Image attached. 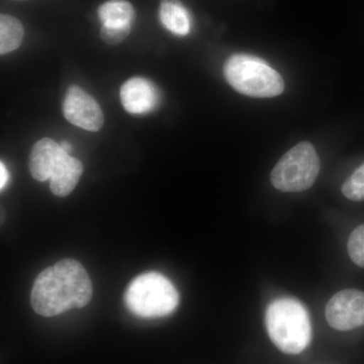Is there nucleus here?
Listing matches in <instances>:
<instances>
[{
    "mask_svg": "<svg viewBox=\"0 0 364 364\" xmlns=\"http://www.w3.org/2000/svg\"><path fill=\"white\" fill-rule=\"evenodd\" d=\"M92 298V284L77 260L62 259L38 275L31 294L33 311L54 317L73 308L81 309Z\"/></svg>",
    "mask_w": 364,
    "mask_h": 364,
    "instance_id": "f257e3e1",
    "label": "nucleus"
},
{
    "mask_svg": "<svg viewBox=\"0 0 364 364\" xmlns=\"http://www.w3.org/2000/svg\"><path fill=\"white\" fill-rule=\"evenodd\" d=\"M265 321L270 339L284 353H301L310 343V317L305 306L296 299L284 298L272 301Z\"/></svg>",
    "mask_w": 364,
    "mask_h": 364,
    "instance_id": "f03ea898",
    "label": "nucleus"
},
{
    "mask_svg": "<svg viewBox=\"0 0 364 364\" xmlns=\"http://www.w3.org/2000/svg\"><path fill=\"white\" fill-rule=\"evenodd\" d=\"M224 76L232 87L251 97H274L284 90V81L267 62L248 54H235L224 65Z\"/></svg>",
    "mask_w": 364,
    "mask_h": 364,
    "instance_id": "7ed1b4c3",
    "label": "nucleus"
},
{
    "mask_svg": "<svg viewBox=\"0 0 364 364\" xmlns=\"http://www.w3.org/2000/svg\"><path fill=\"white\" fill-rule=\"evenodd\" d=\"M179 294L176 287L161 273L151 272L132 280L124 293V304L141 318H159L176 310Z\"/></svg>",
    "mask_w": 364,
    "mask_h": 364,
    "instance_id": "20e7f679",
    "label": "nucleus"
},
{
    "mask_svg": "<svg viewBox=\"0 0 364 364\" xmlns=\"http://www.w3.org/2000/svg\"><path fill=\"white\" fill-rule=\"evenodd\" d=\"M320 171V159L312 144L301 142L284 155L272 172V183L284 193L310 188Z\"/></svg>",
    "mask_w": 364,
    "mask_h": 364,
    "instance_id": "39448f33",
    "label": "nucleus"
},
{
    "mask_svg": "<svg viewBox=\"0 0 364 364\" xmlns=\"http://www.w3.org/2000/svg\"><path fill=\"white\" fill-rule=\"evenodd\" d=\"M326 318L334 329L349 331L364 326V293L345 289L332 296L326 308Z\"/></svg>",
    "mask_w": 364,
    "mask_h": 364,
    "instance_id": "423d86ee",
    "label": "nucleus"
},
{
    "mask_svg": "<svg viewBox=\"0 0 364 364\" xmlns=\"http://www.w3.org/2000/svg\"><path fill=\"white\" fill-rule=\"evenodd\" d=\"M67 121L83 130L97 132L104 126L105 117L97 100L77 85L69 86L63 102Z\"/></svg>",
    "mask_w": 364,
    "mask_h": 364,
    "instance_id": "0eeeda50",
    "label": "nucleus"
},
{
    "mask_svg": "<svg viewBox=\"0 0 364 364\" xmlns=\"http://www.w3.org/2000/svg\"><path fill=\"white\" fill-rule=\"evenodd\" d=\"M119 97L124 109L133 114L152 112L159 100L155 85L142 77H134L126 81L119 90Z\"/></svg>",
    "mask_w": 364,
    "mask_h": 364,
    "instance_id": "6e6552de",
    "label": "nucleus"
},
{
    "mask_svg": "<svg viewBox=\"0 0 364 364\" xmlns=\"http://www.w3.org/2000/svg\"><path fill=\"white\" fill-rule=\"evenodd\" d=\"M65 152L61 145L52 139H41L33 146L28 162L33 178L41 182L50 181L55 167Z\"/></svg>",
    "mask_w": 364,
    "mask_h": 364,
    "instance_id": "1a4fd4ad",
    "label": "nucleus"
},
{
    "mask_svg": "<svg viewBox=\"0 0 364 364\" xmlns=\"http://www.w3.org/2000/svg\"><path fill=\"white\" fill-rule=\"evenodd\" d=\"M82 172V163L70 156L69 153H64L50 178V188L53 195L59 198L70 195L77 186Z\"/></svg>",
    "mask_w": 364,
    "mask_h": 364,
    "instance_id": "9d476101",
    "label": "nucleus"
},
{
    "mask_svg": "<svg viewBox=\"0 0 364 364\" xmlns=\"http://www.w3.org/2000/svg\"><path fill=\"white\" fill-rule=\"evenodd\" d=\"M159 18L165 28L174 35L182 37L191 32V16L181 0H161Z\"/></svg>",
    "mask_w": 364,
    "mask_h": 364,
    "instance_id": "9b49d317",
    "label": "nucleus"
},
{
    "mask_svg": "<svg viewBox=\"0 0 364 364\" xmlns=\"http://www.w3.org/2000/svg\"><path fill=\"white\" fill-rule=\"evenodd\" d=\"M98 16L105 26H132L135 11L127 0H109L100 6Z\"/></svg>",
    "mask_w": 364,
    "mask_h": 364,
    "instance_id": "f8f14e48",
    "label": "nucleus"
},
{
    "mask_svg": "<svg viewBox=\"0 0 364 364\" xmlns=\"http://www.w3.org/2000/svg\"><path fill=\"white\" fill-rule=\"evenodd\" d=\"M23 26L20 21L9 14L0 16V53L2 55L14 51L23 42Z\"/></svg>",
    "mask_w": 364,
    "mask_h": 364,
    "instance_id": "ddd939ff",
    "label": "nucleus"
},
{
    "mask_svg": "<svg viewBox=\"0 0 364 364\" xmlns=\"http://www.w3.org/2000/svg\"><path fill=\"white\" fill-rule=\"evenodd\" d=\"M342 193L353 202L364 200V163L344 182Z\"/></svg>",
    "mask_w": 364,
    "mask_h": 364,
    "instance_id": "4468645a",
    "label": "nucleus"
},
{
    "mask_svg": "<svg viewBox=\"0 0 364 364\" xmlns=\"http://www.w3.org/2000/svg\"><path fill=\"white\" fill-rule=\"evenodd\" d=\"M347 249L352 261L358 267L364 268V225L352 232Z\"/></svg>",
    "mask_w": 364,
    "mask_h": 364,
    "instance_id": "2eb2a0df",
    "label": "nucleus"
},
{
    "mask_svg": "<svg viewBox=\"0 0 364 364\" xmlns=\"http://www.w3.org/2000/svg\"><path fill=\"white\" fill-rule=\"evenodd\" d=\"M131 33V26L102 25L100 37L109 45H117L123 42Z\"/></svg>",
    "mask_w": 364,
    "mask_h": 364,
    "instance_id": "dca6fc26",
    "label": "nucleus"
},
{
    "mask_svg": "<svg viewBox=\"0 0 364 364\" xmlns=\"http://www.w3.org/2000/svg\"><path fill=\"white\" fill-rule=\"evenodd\" d=\"M9 173L4 162L0 163V188L4 191L9 182Z\"/></svg>",
    "mask_w": 364,
    "mask_h": 364,
    "instance_id": "f3484780",
    "label": "nucleus"
},
{
    "mask_svg": "<svg viewBox=\"0 0 364 364\" xmlns=\"http://www.w3.org/2000/svg\"><path fill=\"white\" fill-rule=\"evenodd\" d=\"M60 145H61L62 149L66 151L67 153L71 152L72 147L70 144H69L68 142H62L61 144H60Z\"/></svg>",
    "mask_w": 364,
    "mask_h": 364,
    "instance_id": "a211bd4d",
    "label": "nucleus"
}]
</instances>
